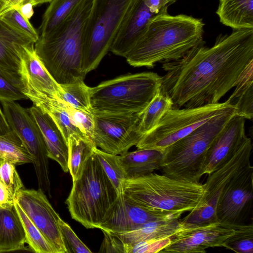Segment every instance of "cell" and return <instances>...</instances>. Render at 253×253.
Returning <instances> with one entry per match:
<instances>
[{"label":"cell","instance_id":"ee69618b","mask_svg":"<svg viewBox=\"0 0 253 253\" xmlns=\"http://www.w3.org/2000/svg\"><path fill=\"white\" fill-rule=\"evenodd\" d=\"M13 8L16 9L25 18L29 20L34 13L33 4L29 1L25 2Z\"/></svg>","mask_w":253,"mask_h":253},{"label":"cell","instance_id":"30bf717a","mask_svg":"<svg viewBox=\"0 0 253 253\" xmlns=\"http://www.w3.org/2000/svg\"><path fill=\"white\" fill-rule=\"evenodd\" d=\"M11 130L19 138L32 159L39 188L51 197L49 162L41 130L28 109L15 101L0 102Z\"/></svg>","mask_w":253,"mask_h":253},{"label":"cell","instance_id":"d590c367","mask_svg":"<svg viewBox=\"0 0 253 253\" xmlns=\"http://www.w3.org/2000/svg\"><path fill=\"white\" fill-rule=\"evenodd\" d=\"M0 20L13 30L28 37L35 43L39 35L29 21L15 8H11L0 15Z\"/></svg>","mask_w":253,"mask_h":253},{"label":"cell","instance_id":"8992f818","mask_svg":"<svg viewBox=\"0 0 253 253\" xmlns=\"http://www.w3.org/2000/svg\"><path fill=\"white\" fill-rule=\"evenodd\" d=\"M162 77L154 72L120 76L90 87L92 114H142L159 91Z\"/></svg>","mask_w":253,"mask_h":253},{"label":"cell","instance_id":"6da1fadb","mask_svg":"<svg viewBox=\"0 0 253 253\" xmlns=\"http://www.w3.org/2000/svg\"><path fill=\"white\" fill-rule=\"evenodd\" d=\"M252 61L253 29L233 30L218 36L211 47L203 42L181 58L164 62L160 91L171 99L172 108L217 103Z\"/></svg>","mask_w":253,"mask_h":253},{"label":"cell","instance_id":"3957f363","mask_svg":"<svg viewBox=\"0 0 253 253\" xmlns=\"http://www.w3.org/2000/svg\"><path fill=\"white\" fill-rule=\"evenodd\" d=\"M92 0H83L52 33L39 37L36 52L59 84L84 80L82 71L84 36Z\"/></svg>","mask_w":253,"mask_h":253},{"label":"cell","instance_id":"cb8c5ba5","mask_svg":"<svg viewBox=\"0 0 253 253\" xmlns=\"http://www.w3.org/2000/svg\"><path fill=\"white\" fill-rule=\"evenodd\" d=\"M163 151L142 149L119 155L126 179L136 178L160 169Z\"/></svg>","mask_w":253,"mask_h":253},{"label":"cell","instance_id":"f1b7e54d","mask_svg":"<svg viewBox=\"0 0 253 253\" xmlns=\"http://www.w3.org/2000/svg\"><path fill=\"white\" fill-rule=\"evenodd\" d=\"M82 0H52L43 15L39 37H45L52 33Z\"/></svg>","mask_w":253,"mask_h":253},{"label":"cell","instance_id":"7a4b0ae2","mask_svg":"<svg viewBox=\"0 0 253 253\" xmlns=\"http://www.w3.org/2000/svg\"><path fill=\"white\" fill-rule=\"evenodd\" d=\"M204 25L201 19L172 15L165 9L149 21L125 58L134 67L152 68L157 62L177 60L204 42Z\"/></svg>","mask_w":253,"mask_h":253},{"label":"cell","instance_id":"c3c4849f","mask_svg":"<svg viewBox=\"0 0 253 253\" xmlns=\"http://www.w3.org/2000/svg\"><path fill=\"white\" fill-rule=\"evenodd\" d=\"M4 3L2 0H0V10L3 7Z\"/></svg>","mask_w":253,"mask_h":253},{"label":"cell","instance_id":"7dc6e473","mask_svg":"<svg viewBox=\"0 0 253 253\" xmlns=\"http://www.w3.org/2000/svg\"><path fill=\"white\" fill-rule=\"evenodd\" d=\"M52 0H28V1L30 2L33 5L35 6L43 3L50 2Z\"/></svg>","mask_w":253,"mask_h":253},{"label":"cell","instance_id":"9c48e42d","mask_svg":"<svg viewBox=\"0 0 253 253\" xmlns=\"http://www.w3.org/2000/svg\"><path fill=\"white\" fill-rule=\"evenodd\" d=\"M230 107L224 102L191 108H171L166 112L154 129L143 135L135 146L138 149L164 151Z\"/></svg>","mask_w":253,"mask_h":253},{"label":"cell","instance_id":"ab89813d","mask_svg":"<svg viewBox=\"0 0 253 253\" xmlns=\"http://www.w3.org/2000/svg\"><path fill=\"white\" fill-rule=\"evenodd\" d=\"M59 225L68 253H92L89 249L79 239L70 226L61 218L59 221Z\"/></svg>","mask_w":253,"mask_h":253},{"label":"cell","instance_id":"e575fe53","mask_svg":"<svg viewBox=\"0 0 253 253\" xmlns=\"http://www.w3.org/2000/svg\"><path fill=\"white\" fill-rule=\"evenodd\" d=\"M222 247L237 253H253V224L238 225L234 235L224 242Z\"/></svg>","mask_w":253,"mask_h":253},{"label":"cell","instance_id":"7402d4cb","mask_svg":"<svg viewBox=\"0 0 253 253\" xmlns=\"http://www.w3.org/2000/svg\"><path fill=\"white\" fill-rule=\"evenodd\" d=\"M26 243L24 229L14 204L0 207V253L23 250Z\"/></svg>","mask_w":253,"mask_h":253},{"label":"cell","instance_id":"7c38bea8","mask_svg":"<svg viewBox=\"0 0 253 253\" xmlns=\"http://www.w3.org/2000/svg\"><path fill=\"white\" fill-rule=\"evenodd\" d=\"M238 225L221 221L204 224L179 225L171 243L161 253H205L209 248L222 247L235 234Z\"/></svg>","mask_w":253,"mask_h":253},{"label":"cell","instance_id":"603a6c76","mask_svg":"<svg viewBox=\"0 0 253 253\" xmlns=\"http://www.w3.org/2000/svg\"><path fill=\"white\" fill-rule=\"evenodd\" d=\"M28 98L33 102V105L51 118L67 142L69 136L73 134L87 137L75 124L66 104L60 99L43 95H31Z\"/></svg>","mask_w":253,"mask_h":253},{"label":"cell","instance_id":"4dcf8cb0","mask_svg":"<svg viewBox=\"0 0 253 253\" xmlns=\"http://www.w3.org/2000/svg\"><path fill=\"white\" fill-rule=\"evenodd\" d=\"M62 90L57 98L73 108L87 113H92L90 100V87L84 80L60 84Z\"/></svg>","mask_w":253,"mask_h":253},{"label":"cell","instance_id":"83f0119b","mask_svg":"<svg viewBox=\"0 0 253 253\" xmlns=\"http://www.w3.org/2000/svg\"><path fill=\"white\" fill-rule=\"evenodd\" d=\"M68 165L73 182L82 172L87 160L92 155L96 147L87 137L70 135L67 140Z\"/></svg>","mask_w":253,"mask_h":253},{"label":"cell","instance_id":"ac0fdd59","mask_svg":"<svg viewBox=\"0 0 253 253\" xmlns=\"http://www.w3.org/2000/svg\"><path fill=\"white\" fill-rule=\"evenodd\" d=\"M181 215L149 211L131 202L121 193L99 229L112 233L125 232L149 222L180 218Z\"/></svg>","mask_w":253,"mask_h":253},{"label":"cell","instance_id":"44dd1931","mask_svg":"<svg viewBox=\"0 0 253 253\" xmlns=\"http://www.w3.org/2000/svg\"><path fill=\"white\" fill-rule=\"evenodd\" d=\"M31 43L35 42L0 20V70L12 78L21 81L18 73L19 50L22 46Z\"/></svg>","mask_w":253,"mask_h":253},{"label":"cell","instance_id":"5b68a950","mask_svg":"<svg viewBox=\"0 0 253 253\" xmlns=\"http://www.w3.org/2000/svg\"><path fill=\"white\" fill-rule=\"evenodd\" d=\"M118 195L93 153L73 182L66 204L73 219L87 229L99 228Z\"/></svg>","mask_w":253,"mask_h":253},{"label":"cell","instance_id":"ffe728a7","mask_svg":"<svg viewBox=\"0 0 253 253\" xmlns=\"http://www.w3.org/2000/svg\"><path fill=\"white\" fill-rule=\"evenodd\" d=\"M37 123L46 146L47 155L60 166L65 172L69 171L67 142L51 118L33 105L28 109Z\"/></svg>","mask_w":253,"mask_h":253},{"label":"cell","instance_id":"277c9868","mask_svg":"<svg viewBox=\"0 0 253 253\" xmlns=\"http://www.w3.org/2000/svg\"><path fill=\"white\" fill-rule=\"evenodd\" d=\"M121 193L131 202L149 211L182 215L199 206L204 186L200 182L181 180L152 172L126 179Z\"/></svg>","mask_w":253,"mask_h":253},{"label":"cell","instance_id":"836d02e7","mask_svg":"<svg viewBox=\"0 0 253 253\" xmlns=\"http://www.w3.org/2000/svg\"><path fill=\"white\" fill-rule=\"evenodd\" d=\"M94 153L117 193L121 194L126 177L119 162V155L107 153L97 147Z\"/></svg>","mask_w":253,"mask_h":253},{"label":"cell","instance_id":"7bdbcfd3","mask_svg":"<svg viewBox=\"0 0 253 253\" xmlns=\"http://www.w3.org/2000/svg\"><path fill=\"white\" fill-rule=\"evenodd\" d=\"M13 198L8 189L0 178V207L6 208L14 204Z\"/></svg>","mask_w":253,"mask_h":253},{"label":"cell","instance_id":"d6986e66","mask_svg":"<svg viewBox=\"0 0 253 253\" xmlns=\"http://www.w3.org/2000/svg\"><path fill=\"white\" fill-rule=\"evenodd\" d=\"M246 119L234 115L210 147L205 161L202 173L209 174L231 157L247 140Z\"/></svg>","mask_w":253,"mask_h":253},{"label":"cell","instance_id":"9a60e30c","mask_svg":"<svg viewBox=\"0 0 253 253\" xmlns=\"http://www.w3.org/2000/svg\"><path fill=\"white\" fill-rule=\"evenodd\" d=\"M15 200L41 231L55 253H68L61 233V217L40 189H22Z\"/></svg>","mask_w":253,"mask_h":253},{"label":"cell","instance_id":"d6a6232c","mask_svg":"<svg viewBox=\"0 0 253 253\" xmlns=\"http://www.w3.org/2000/svg\"><path fill=\"white\" fill-rule=\"evenodd\" d=\"M0 158L8 159L16 166L32 162L19 138L13 131L5 135H0Z\"/></svg>","mask_w":253,"mask_h":253},{"label":"cell","instance_id":"e0dca14e","mask_svg":"<svg viewBox=\"0 0 253 253\" xmlns=\"http://www.w3.org/2000/svg\"><path fill=\"white\" fill-rule=\"evenodd\" d=\"M34 44L24 45L19 50L18 73L24 86L23 92L27 97L43 95L57 98L61 87L46 69L36 52Z\"/></svg>","mask_w":253,"mask_h":253},{"label":"cell","instance_id":"4fadbf2b","mask_svg":"<svg viewBox=\"0 0 253 253\" xmlns=\"http://www.w3.org/2000/svg\"><path fill=\"white\" fill-rule=\"evenodd\" d=\"M253 167L250 163L238 171L221 192L216 208L219 221L243 224L252 207Z\"/></svg>","mask_w":253,"mask_h":253},{"label":"cell","instance_id":"5bb4252c","mask_svg":"<svg viewBox=\"0 0 253 253\" xmlns=\"http://www.w3.org/2000/svg\"><path fill=\"white\" fill-rule=\"evenodd\" d=\"M253 148L251 138L216 169L208 174L203 184L204 194L197 210L209 220L217 219L216 208L220 195L225 186L241 169L251 163Z\"/></svg>","mask_w":253,"mask_h":253},{"label":"cell","instance_id":"f6af8a7d","mask_svg":"<svg viewBox=\"0 0 253 253\" xmlns=\"http://www.w3.org/2000/svg\"><path fill=\"white\" fill-rule=\"evenodd\" d=\"M11 131L0 106V135L7 134Z\"/></svg>","mask_w":253,"mask_h":253},{"label":"cell","instance_id":"d4e9b609","mask_svg":"<svg viewBox=\"0 0 253 253\" xmlns=\"http://www.w3.org/2000/svg\"><path fill=\"white\" fill-rule=\"evenodd\" d=\"M216 13L233 30L253 29V0H219Z\"/></svg>","mask_w":253,"mask_h":253},{"label":"cell","instance_id":"8fae6325","mask_svg":"<svg viewBox=\"0 0 253 253\" xmlns=\"http://www.w3.org/2000/svg\"><path fill=\"white\" fill-rule=\"evenodd\" d=\"M93 114L94 128L91 140L104 152L122 155L136 146L143 135L139 130L142 114Z\"/></svg>","mask_w":253,"mask_h":253},{"label":"cell","instance_id":"2e32d148","mask_svg":"<svg viewBox=\"0 0 253 253\" xmlns=\"http://www.w3.org/2000/svg\"><path fill=\"white\" fill-rule=\"evenodd\" d=\"M175 0H133L110 48L125 57L133 47L149 21L168 9Z\"/></svg>","mask_w":253,"mask_h":253},{"label":"cell","instance_id":"8d00e7d4","mask_svg":"<svg viewBox=\"0 0 253 253\" xmlns=\"http://www.w3.org/2000/svg\"><path fill=\"white\" fill-rule=\"evenodd\" d=\"M23 89L21 81L12 78L0 70V102L28 99Z\"/></svg>","mask_w":253,"mask_h":253},{"label":"cell","instance_id":"484cf974","mask_svg":"<svg viewBox=\"0 0 253 253\" xmlns=\"http://www.w3.org/2000/svg\"><path fill=\"white\" fill-rule=\"evenodd\" d=\"M179 220L171 218L153 221L129 231L112 233L125 245L131 246L151 239L173 236L178 228Z\"/></svg>","mask_w":253,"mask_h":253},{"label":"cell","instance_id":"4316f807","mask_svg":"<svg viewBox=\"0 0 253 253\" xmlns=\"http://www.w3.org/2000/svg\"><path fill=\"white\" fill-rule=\"evenodd\" d=\"M253 61L246 67L235 86V89L225 101L234 107L236 114L245 119L253 117Z\"/></svg>","mask_w":253,"mask_h":253},{"label":"cell","instance_id":"60d3db41","mask_svg":"<svg viewBox=\"0 0 253 253\" xmlns=\"http://www.w3.org/2000/svg\"><path fill=\"white\" fill-rule=\"evenodd\" d=\"M65 103L75 124L82 132L91 139L94 128L93 114L75 109Z\"/></svg>","mask_w":253,"mask_h":253},{"label":"cell","instance_id":"1f68e13d","mask_svg":"<svg viewBox=\"0 0 253 253\" xmlns=\"http://www.w3.org/2000/svg\"><path fill=\"white\" fill-rule=\"evenodd\" d=\"M14 206L21 219L25 233L26 243L38 253H55L51 245L33 223L16 200Z\"/></svg>","mask_w":253,"mask_h":253},{"label":"cell","instance_id":"52a82bcc","mask_svg":"<svg viewBox=\"0 0 253 253\" xmlns=\"http://www.w3.org/2000/svg\"><path fill=\"white\" fill-rule=\"evenodd\" d=\"M235 114L236 109L231 106L166 148L160 165L163 174L179 180L199 182L210 147Z\"/></svg>","mask_w":253,"mask_h":253},{"label":"cell","instance_id":"f35d334b","mask_svg":"<svg viewBox=\"0 0 253 253\" xmlns=\"http://www.w3.org/2000/svg\"><path fill=\"white\" fill-rule=\"evenodd\" d=\"M173 236L154 238L131 246L126 245V253H156L161 252L171 242Z\"/></svg>","mask_w":253,"mask_h":253},{"label":"cell","instance_id":"681fc988","mask_svg":"<svg viewBox=\"0 0 253 253\" xmlns=\"http://www.w3.org/2000/svg\"><path fill=\"white\" fill-rule=\"evenodd\" d=\"M2 0V1L4 2V3H5V1H6V0Z\"/></svg>","mask_w":253,"mask_h":253},{"label":"cell","instance_id":"74e56055","mask_svg":"<svg viewBox=\"0 0 253 253\" xmlns=\"http://www.w3.org/2000/svg\"><path fill=\"white\" fill-rule=\"evenodd\" d=\"M16 166L13 162L6 159H1L0 162V178L14 200L18 192L24 187Z\"/></svg>","mask_w":253,"mask_h":253},{"label":"cell","instance_id":"f546056e","mask_svg":"<svg viewBox=\"0 0 253 253\" xmlns=\"http://www.w3.org/2000/svg\"><path fill=\"white\" fill-rule=\"evenodd\" d=\"M172 107L171 99L160 91V89L143 112L139 130L145 134L154 129L164 115Z\"/></svg>","mask_w":253,"mask_h":253},{"label":"cell","instance_id":"b9f144b4","mask_svg":"<svg viewBox=\"0 0 253 253\" xmlns=\"http://www.w3.org/2000/svg\"><path fill=\"white\" fill-rule=\"evenodd\" d=\"M104 239L99 252L126 253V245L113 233L102 231Z\"/></svg>","mask_w":253,"mask_h":253},{"label":"cell","instance_id":"ba28073f","mask_svg":"<svg viewBox=\"0 0 253 253\" xmlns=\"http://www.w3.org/2000/svg\"><path fill=\"white\" fill-rule=\"evenodd\" d=\"M133 0H92L84 31L82 71L97 67L110 50Z\"/></svg>","mask_w":253,"mask_h":253},{"label":"cell","instance_id":"f907efd6","mask_svg":"<svg viewBox=\"0 0 253 253\" xmlns=\"http://www.w3.org/2000/svg\"><path fill=\"white\" fill-rule=\"evenodd\" d=\"M1 159V158H0V162Z\"/></svg>","mask_w":253,"mask_h":253},{"label":"cell","instance_id":"bcb514c9","mask_svg":"<svg viewBox=\"0 0 253 253\" xmlns=\"http://www.w3.org/2000/svg\"><path fill=\"white\" fill-rule=\"evenodd\" d=\"M28 0H6L3 7L0 10V15L7 10L15 7L18 5L28 1Z\"/></svg>","mask_w":253,"mask_h":253}]
</instances>
